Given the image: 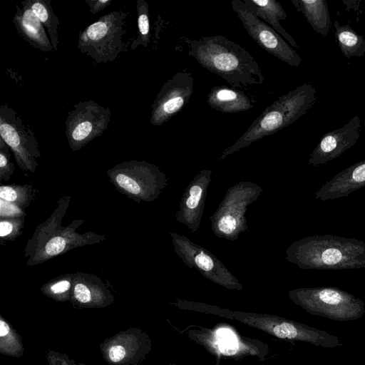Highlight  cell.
<instances>
[{"label":"cell","instance_id":"cell-1","mask_svg":"<svg viewBox=\"0 0 365 365\" xmlns=\"http://www.w3.org/2000/svg\"><path fill=\"white\" fill-rule=\"evenodd\" d=\"M189 56L225 80L232 88L262 85L264 76L258 63L245 48L223 36L185 40Z\"/></svg>","mask_w":365,"mask_h":365},{"label":"cell","instance_id":"cell-2","mask_svg":"<svg viewBox=\"0 0 365 365\" xmlns=\"http://www.w3.org/2000/svg\"><path fill=\"white\" fill-rule=\"evenodd\" d=\"M286 259L302 269L365 268V242L332 235H314L294 242Z\"/></svg>","mask_w":365,"mask_h":365},{"label":"cell","instance_id":"cell-3","mask_svg":"<svg viewBox=\"0 0 365 365\" xmlns=\"http://www.w3.org/2000/svg\"><path fill=\"white\" fill-rule=\"evenodd\" d=\"M315 94L313 85L304 83L280 96L254 120L235 143L223 151L219 160L295 122L312 107Z\"/></svg>","mask_w":365,"mask_h":365},{"label":"cell","instance_id":"cell-4","mask_svg":"<svg viewBox=\"0 0 365 365\" xmlns=\"http://www.w3.org/2000/svg\"><path fill=\"white\" fill-rule=\"evenodd\" d=\"M217 315L235 319L282 339L309 343L323 348L344 346L338 336L326 331L276 315L230 311L222 308Z\"/></svg>","mask_w":365,"mask_h":365},{"label":"cell","instance_id":"cell-5","mask_svg":"<svg viewBox=\"0 0 365 365\" xmlns=\"http://www.w3.org/2000/svg\"><path fill=\"white\" fill-rule=\"evenodd\" d=\"M289 299L307 312L335 321L356 320L365 313V303L337 287L298 288Z\"/></svg>","mask_w":365,"mask_h":365},{"label":"cell","instance_id":"cell-6","mask_svg":"<svg viewBox=\"0 0 365 365\" xmlns=\"http://www.w3.org/2000/svg\"><path fill=\"white\" fill-rule=\"evenodd\" d=\"M109 181L120 193L138 203L158 199L167 178L158 166L145 160H128L106 170Z\"/></svg>","mask_w":365,"mask_h":365},{"label":"cell","instance_id":"cell-7","mask_svg":"<svg viewBox=\"0 0 365 365\" xmlns=\"http://www.w3.org/2000/svg\"><path fill=\"white\" fill-rule=\"evenodd\" d=\"M128 11L108 13L86 26L79 33L78 48L98 63L115 60L124 51L123 36L126 32Z\"/></svg>","mask_w":365,"mask_h":365},{"label":"cell","instance_id":"cell-8","mask_svg":"<svg viewBox=\"0 0 365 365\" xmlns=\"http://www.w3.org/2000/svg\"><path fill=\"white\" fill-rule=\"evenodd\" d=\"M262 192L251 182H240L227 191L215 212L210 217L211 227L218 237L235 240L248 230L245 214L248 206Z\"/></svg>","mask_w":365,"mask_h":365},{"label":"cell","instance_id":"cell-9","mask_svg":"<svg viewBox=\"0 0 365 365\" xmlns=\"http://www.w3.org/2000/svg\"><path fill=\"white\" fill-rule=\"evenodd\" d=\"M186 334L218 359H241L252 356L264 360L268 351L266 344L240 336L228 324H220L208 329H191L186 331Z\"/></svg>","mask_w":365,"mask_h":365},{"label":"cell","instance_id":"cell-10","mask_svg":"<svg viewBox=\"0 0 365 365\" xmlns=\"http://www.w3.org/2000/svg\"><path fill=\"white\" fill-rule=\"evenodd\" d=\"M0 135L11 150L19 168L34 173L41 158L35 133L6 104L0 107Z\"/></svg>","mask_w":365,"mask_h":365},{"label":"cell","instance_id":"cell-11","mask_svg":"<svg viewBox=\"0 0 365 365\" xmlns=\"http://www.w3.org/2000/svg\"><path fill=\"white\" fill-rule=\"evenodd\" d=\"M174 251L190 268H194L211 282L228 289L242 290V285L215 255L187 237L170 232Z\"/></svg>","mask_w":365,"mask_h":365},{"label":"cell","instance_id":"cell-12","mask_svg":"<svg viewBox=\"0 0 365 365\" xmlns=\"http://www.w3.org/2000/svg\"><path fill=\"white\" fill-rule=\"evenodd\" d=\"M110 110L93 101L77 103L66 120V136L70 148L78 151L107 129Z\"/></svg>","mask_w":365,"mask_h":365},{"label":"cell","instance_id":"cell-13","mask_svg":"<svg viewBox=\"0 0 365 365\" xmlns=\"http://www.w3.org/2000/svg\"><path fill=\"white\" fill-rule=\"evenodd\" d=\"M231 6L252 39L265 51L291 66L302 61L300 56L270 26L257 18L242 0H232Z\"/></svg>","mask_w":365,"mask_h":365},{"label":"cell","instance_id":"cell-14","mask_svg":"<svg viewBox=\"0 0 365 365\" xmlns=\"http://www.w3.org/2000/svg\"><path fill=\"white\" fill-rule=\"evenodd\" d=\"M152 349L150 336L139 327H130L106 339L99 346L109 365H139Z\"/></svg>","mask_w":365,"mask_h":365},{"label":"cell","instance_id":"cell-15","mask_svg":"<svg viewBox=\"0 0 365 365\" xmlns=\"http://www.w3.org/2000/svg\"><path fill=\"white\" fill-rule=\"evenodd\" d=\"M193 87V76L185 70L168 79L153 101L150 123L155 126L162 125L180 112L189 102Z\"/></svg>","mask_w":365,"mask_h":365},{"label":"cell","instance_id":"cell-16","mask_svg":"<svg viewBox=\"0 0 365 365\" xmlns=\"http://www.w3.org/2000/svg\"><path fill=\"white\" fill-rule=\"evenodd\" d=\"M84 222L85 220L82 219L75 220L68 225L61 226L55 230L27 259V266L37 265L73 249L106 240L104 235L92 231L78 233L77 229Z\"/></svg>","mask_w":365,"mask_h":365},{"label":"cell","instance_id":"cell-17","mask_svg":"<svg viewBox=\"0 0 365 365\" xmlns=\"http://www.w3.org/2000/svg\"><path fill=\"white\" fill-rule=\"evenodd\" d=\"M360 131V117L356 115L344 126L322 135L311 153L308 164L317 166L338 158L357 142Z\"/></svg>","mask_w":365,"mask_h":365},{"label":"cell","instance_id":"cell-18","mask_svg":"<svg viewBox=\"0 0 365 365\" xmlns=\"http://www.w3.org/2000/svg\"><path fill=\"white\" fill-rule=\"evenodd\" d=\"M212 170H200L185 189L175 220L192 232L200 228Z\"/></svg>","mask_w":365,"mask_h":365},{"label":"cell","instance_id":"cell-19","mask_svg":"<svg viewBox=\"0 0 365 365\" xmlns=\"http://www.w3.org/2000/svg\"><path fill=\"white\" fill-rule=\"evenodd\" d=\"M114 295L101 279L83 272L73 273L70 302L77 309L105 308L114 302Z\"/></svg>","mask_w":365,"mask_h":365},{"label":"cell","instance_id":"cell-20","mask_svg":"<svg viewBox=\"0 0 365 365\" xmlns=\"http://www.w3.org/2000/svg\"><path fill=\"white\" fill-rule=\"evenodd\" d=\"M365 187V159L340 171L314 193L320 200H334L346 197Z\"/></svg>","mask_w":365,"mask_h":365},{"label":"cell","instance_id":"cell-21","mask_svg":"<svg viewBox=\"0 0 365 365\" xmlns=\"http://www.w3.org/2000/svg\"><path fill=\"white\" fill-rule=\"evenodd\" d=\"M21 4V7L16 5V11L13 18L16 31L35 48L43 52L52 51L53 48L43 25L26 1Z\"/></svg>","mask_w":365,"mask_h":365},{"label":"cell","instance_id":"cell-22","mask_svg":"<svg viewBox=\"0 0 365 365\" xmlns=\"http://www.w3.org/2000/svg\"><path fill=\"white\" fill-rule=\"evenodd\" d=\"M251 11L259 19L267 23L277 32L290 46L298 48L294 39L280 24L286 20L287 14L282 6L275 0H242Z\"/></svg>","mask_w":365,"mask_h":365},{"label":"cell","instance_id":"cell-23","mask_svg":"<svg viewBox=\"0 0 365 365\" xmlns=\"http://www.w3.org/2000/svg\"><path fill=\"white\" fill-rule=\"evenodd\" d=\"M207 102L211 108L225 113L242 112L253 106L241 91L226 86H216L207 95Z\"/></svg>","mask_w":365,"mask_h":365},{"label":"cell","instance_id":"cell-24","mask_svg":"<svg viewBox=\"0 0 365 365\" xmlns=\"http://www.w3.org/2000/svg\"><path fill=\"white\" fill-rule=\"evenodd\" d=\"M71 197L63 195L57 202V207L51 216L43 222L39 224L32 237L27 241L24 250V257H31L38 247L58 228L61 227V222L68 209Z\"/></svg>","mask_w":365,"mask_h":365},{"label":"cell","instance_id":"cell-25","mask_svg":"<svg viewBox=\"0 0 365 365\" xmlns=\"http://www.w3.org/2000/svg\"><path fill=\"white\" fill-rule=\"evenodd\" d=\"M292 3L316 32L323 36L328 34L331 19L325 0H292Z\"/></svg>","mask_w":365,"mask_h":365},{"label":"cell","instance_id":"cell-26","mask_svg":"<svg viewBox=\"0 0 365 365\" xmlns=\"http://www.w3.org/2000/svg\"><path fill=\"white\" fill-rule=\"evenodd\" d=\"M335 37L344 56L347 58L364 57L365 53V38L358 34L349 25H340L337 21L334 23Z\"/></svg>","mask_w":365,"mask_h":365},{"label":"cell","instance_id":"cell-27","mask_svg":"<svg viewBox=\"0 0 365 365\" xmlns=\"http://www.w3.org/2000/svg\"><path fill=\"white\" fill-rule=\"evenodd\" d=\"M26 2L47 30L54 51H57L59 21L53 12L51 1L26 0Z\"/></svg>","mask_w":365,"mask_h":365},{"label":"cell","instance_id":"cell-28","mask_svg":"<svg viewBox=\"0 0 365 365\" xmlns=\"http://www.w3.org/2000/svg\"><path fill=\"white\" fill-rule=\"evenodd\" d=\"M0 353L19 358L24 353L22 339L14 327L3 316H0Z\"/></svg>","mask_w":365,"mask_h":365},{"label":"cell","instance_id":"cell-29","mask_svg":"<svg viewBox=\"0 0 365 365\" xmlns=\"http://www.w3.org/2000/svg\"><path fill=\"white\" fill-rule=\"evenodd\" d=\"M73 279V274L59 275L43 284L40 291L44 296L56 302H70Z\"/></svg>","mask_w":365,"mask_h":365},{"label":"cell","instance_id":"cell-30","mask_svg":"<svg viewBox=\"0 0 365 365\" xmlns=\"http://www.w3.org/2000/svg\"><path fill=\"white\" fill-rule=\"evenodd\" d=\"M33 192V187L29 184L0 186V199L11 202L23 210L31 204Z\"/></svg>","mask_w":365,"mask_h":365},{"label":"cell","instance_id":"cell-31","mask_svg":"<svg viewBox=\"0 0 365 365\" xmlns=\"http://www.w3.org/2000/svg\"><path fill=\"white\" fill-rule=\"evenodd\" d=\"M137 22L138 36L131 44L132 49L140 46L146 47L150 42L149 8L148 3L144 0L137 1Z\"/></svg>","mask_w":365,"mask_h":365},{"label":"cell","instance_id":"cell-32","mask_svg":"<svg viewBox=\"0 0 365 365\" xmlns=\"http://www.w3.org/2000/svg\"><path fill=\"white\" fill-rule=\"evenodd\" d=\"M24 216L19 217L0 218V240L13 241L21 235L24 227Z\"/></svg>","mask_w":365,"mask_h":365},{"label":"cell","instance_id":"cell-33","mask_svg":"<svg viewBox=\"0 0 365 365\" xmlns=\"http://www.w3.org/2000/svg\"><path fill=\"white\" fill-rule=\"evenodd\" d=\"M10 148L0 137V180L8 181L15 170L12 163Z\"/></svg>","mask_w":365,"mask_h":365},{"label":"cell","instance_id":"cell-34","mask_svg":"<svg viewBox=\"0 0 365 365\" xmlns=\"http://www.w3.org/2000/svg\"><path fill=\"white\" fill-rule=\"evenodd\" d=\"M46 358L48 365H78L66 354L54 350H48L46 353Z\"/></svg>","mask_w":365,"mask_h":365},{"label":"cell","instance_id":"cell-35","mask_svg":"<svg viewBox=\"0 0 365 365\" xmlns=\"http://www.w3.org/2000/svg\"><path fill=\"white\" fill-rule=\"evenodd\" d=\"M25 212L17 205L0 199V218L25 216Z\"/></svg>","mask_w":365,"mask_h":365},{"label":"cell","instance_id":"cell-36","mask_svg":"<svg viewBox=\"0 0 365 365\" xmlns=\"http://www.w3.org/2000/svg\"><path fill=\"white\" fill-rule=\"evenodd\" d=\"M112 0H86V3L88 4L90 12L93 14H95L105 8H106L110 3Z\"/></svg>","mask_w":365,"mask_h":365},{"label":"cell","instance_id":"cell-37","mask_svg":"<svg viewBox=\"0 0 365 365\" xmlns=\"http://www.w3.org/2000/svg\"><path fill=\"white\" fill-rule=\"evenodd\" d=\"M78 365H86V364H85L83 363H78Z\"/></svg>","mask_w":365,"mask_h":365},{"label":"cell","instance_id":"cell-38","mask_svg":"<svg viewBox=\"0 0 365 365\" xmlns=\"http://www.w3.org/2000/svg\"><path fill=\"white\" fill-rule=\"evenodd\" d=\"M170 365H182V364H170Z\"/></svg>","mask_w":365,"mask_h":365}]
</instances>
